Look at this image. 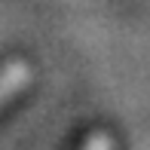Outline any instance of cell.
Masks as SVG:
<instances>
[{
    "label": "cell",
    "mask_w": 150,
    "mask_h": 150,
    "mask_svg": "<svg viewBox=\"0 0 150 150\" xmlns=\"http://www.w3.org/2000/svg\"><path fill=\"white\" fill-rule=\"evenodd\" d=\"M31 83V64L22 58H12L0 67V107L12 101L18 92H25Z\"/></svg>",
    "instance_id": "obj_1"
},
{
    "label": "cell",
    "mask_w": 150,
    "mask_h": 150,
    "mask_svg": "<svg viewBox=\"0 0 150 150\" xmlns=\"http://www.w3.org/2000/svg\"><path fill=\"white\" fill-rule=\"evenodd\" d=\"M83 150H113V141H110L107 132H95V135H89V141L83 144Z\"/></svg>",
    "instance_id": "obj_2"
}]
</instances>
